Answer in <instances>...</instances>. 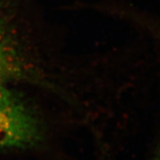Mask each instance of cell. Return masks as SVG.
Returning <instances> with one entry per match:
<instances>
[{
	"label": "cell",
	"mask_w": 160,
	"mask_h": 160,
	"mask_svg": "<svg viewBox=\"0 0 160 160\" xmlns=\"http://www.w3.org/2000/svg\"><path fill=\"white\" fill-rule=\"evenodd\" d=\"M0 79V152L29 149L43 141V128L32 108Z\"/></svg>",
	"instance_id": "1"
},
{
	"label": "cell",
	"mask_w": 160,
	"mask_h": 160,
	"mask_svg": "<svg viewBox=\"0 0 160 160\" xmlns=\"http://www.w3.org/2000/svg\"><path fill=\"white\" fill-rule=\"evenodd\" d=\"M29 71L18 43L0 19V79L9 82L30 78Z\"/></svg>",
	"instance_id": "2"
},
{
	"label": "cell",
	"mask_w": 160,
	"mask_h": 160,
	"mask_svg": "<svg viewBox=\"0 0 160 160\" xmlns=\"http://www.w3.org/2000/svg\"><path fill=\"white\" fill-rule=\"evenodd\" d=\"M132 16L134 22L145 31L146 35L160 45V19L143 12H135Z\"/></svg>",
	"instance_id": "3"
},
{
	"label": "cell",
	"mask_w": 160,
	"mask_h": 160,
	"mask_svg": "<svg viewBox=\"0 0 160 160\" xmlns=\"http://www.w3.org/2000/svg\"><path fill=\"white\" fill-rule=\"evenodd\" d=\"M151 160H160V134L158 138V141L157 143L155 145L154 150H153V154H152V158Z\"/></svg>",
	"instance_id": "4"
}]
</instances>
